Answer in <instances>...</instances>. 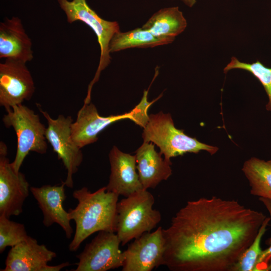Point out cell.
I'll use <instances>...</instances> for the list:
<instances>
[{
    "mask_svg": "<svg viewBox=\"0 0 271 271\" xmlns=\"http://www.w3.org/2000/svg\"><path fill=\"white\" fill-rule=\"evenodd\" d=\"M233 69L246 70L252 74L262 85L268 98L265 105L266 109L271 112V68H267L260 62L257 61L253 63H246L239 61L234 57L224 69L226 73Z\"/></svg>",
    "mask_w": 271,
    "mask_h": 271,
    "instance_id": "obj_21",
    "label": "cell"
},
{
    "mask_svg": "<svg viewBox=\"0 0 271 271\" xmlns=\"http://www.w3.org/2000/svg\"><path fill=\"white\" fill-rule=\"evenodd\" d=\"M172 42L170 40L157 37L142 28H138L115 34L110 42L109 51L110 53L132 48L154 47Z\"/></svg>",
    "mask_w": 271,
    "mask_h": 271,
    "instance_id": "obj_20",
    "label": "cell"
},
{
    "mask_svg": "<svg viewBox=\"0 0 271 271\" xmlns=\"http://www.w3.org/2000/svg\"><path fill=\"white\" fill-rule=\"evenodd\" d=\"M142 137L144 142L156 145L166 161L172 163L171 158L187 153H198L206 151L211 155L218 148L205 144L185 134L183 130L177 128L170 113L160 111L149 115V119L143 128Z\"/></svg>",
    "mask_w": 271,
    "mask_h": 271,
    "instance_id": "obj_4",
    "label": "cell"
},
{
    "mask_svg": "<svg viewBox=\"0 0 271 271\" xmlns=\"http://www.w3.org/2000/svg\"><path fill=\"white\" fill-rule=\"evenodd\" d=\"M151 142H143L135 155L137 169L144 189H154L162 181L172 175V163L162 157Z\"/></svg>",
    "mask_w": 271,
    "mask_h": 271,
    "instance_id": "obj_17",
    "label": "cell"
},
{
    "mask_svg": "<svg viewBox=\"0 0 271 271\" xmlns=\"http://www.w3.org/2000/svg\"><path fill=\"white\" fill-rule=\"evenodd\" d=\"M29 237L24 224L0 215V253H3L6 247H12Z\"/></svg>",
    "mask_w": 271,
    "mask_h": 271,
    "instance_id": "obj_22",
    "label": "cell"
},
{
    "mask_svg": "<svg viewBox=\"0 0 271 271\" xmlns=\"http://www.w3.org/2000/svg\"><path fill=\"white\" fill-rule=\"evenodd\" d=\"M266 217L235 200L188 201L163 228L164 265L172 271H232Z\"/></svg>",
    "mask_w": 271,
    "mask_h": 271,
    "instance_id": "obj_1",
    "label": "cell"
},
{
    "mask_svg": "<svg viewBox=\"0 0 271 271\" xmlns=\"http://www.w3.org/2000/svg\"><path fill=\"white\" fill-rule=\"evenodd\" d=\"M39 109L48 122L45 134L46 140L67 170L66 178L63 182L67 187L72 188L73 175L78 171L83 161L81 149L74 143L71 137L73 120L71 116L65 117L62 114L53 119L47 112L42 110L40 107Z\"/></svg>",
    "mask_w": 271,
    "mask_h": 271,
    "instance_id": "obj_7",
    "label": "cell"
},
{
    "mask_svg": "<svg viewBox=\"0 0 271 271\" xmlns=\"http://www.w3.org/2000/svg\"><path fill=\"white\" fill-rule=\"evenodd\" d=\"M270 221V217H266L253 241L240 257L232 271L254 270L256 262L262 251L260 247L261 239L266 231V227Z\"/></svg>",
    "mask_w": 271,
    "mask_h": 271,
    "instance_id": "obj_23",
    "label": "cell"
},
{
    "mask_svg": "<svg viewBox=\"0 0 271 271\" xmlns=\"http://www.w3.org/2000/svg\"><path fill=\"white\" fill-rule=\"evenodd\" d=\"M6 144L0 142V215L18 216L29 194V184L25 175L16 172L7 157Z\"/></svg>",
    "mask_w": 271,
    "mask_h": 271,
    "instance_id": "obj_10",
    "label": "cell"
},
{
    "mask_svg": "<svg viewBox=\"0 0 271 271\" xmlns=\"http://www.w3.org/2000/svg\"><path fill=\"white\" fill-rule=\"evenodd\" d=\"M163 228L144 233L129 244L123 253L122 271H151L164 264Z\"/></svg>",
    "mask_w": 271,
    "mask_h": 271,
    "instance_id": "obj_11",
    "label": "cell"
},
{
    "mask_svg": "<svg viewBox=\"0 0 271 271\" xmlns=\"http://www.w3.org/2000/svg\"><path fill=\"white\" fill-rule=\"evenodd\" d=\"M26 63L10 58L0 63V105L6 111L30 100L35 92V83Z\"/></svg>",
    "mask_w": 271,
    "mask_h": 271,
    "instance_id": "obj_9",
    "label": "cell"
},
{
    "mask_svg": "<svg viewBox=\"0 0 271 271\" xmlns=\"http://www.w3.org/2000/svg\"><path fill=\"white\" fill-rule=\"evenodd\" d=\"M110 175L108 191L127 197L143 188L137 169L136 156L113 146L109 154Z\"/></svg>",
    "mask_w": 271,
    "mask_h": 271,
    "instance_id": "obj_15",
    "label": "cell"
},
{
    "mask_svg": "<svg viewBox=\"0 0 271 271\" xmlns=\"http://www.w3.org/2000/svg\"><path fill=\"white\" fill-rule=\"evenodd\" d=\"M6 111L2 121L6 127L14 128L17 137L16 155L11 164L18 172L30 152L40 154L47 152V127L41 122L38 114L23 104L14 106Z\"/></svg>",
    "mask_w": 271,
    "mask_h": 271,
    "instance_id": "obj_5",
    "label": "cell"
},
{
    "mask_svg": "<svg viewBox=\"0 0 271 271\" xmlns=\"http://www.w3.org/2000/svg\"><path fill=\"white\" fill-rule=\"evenodd\" d=\"M65 186L62 181L60 185L31 187L30 191L43 213L44 226L49 227L54 223H57L65 231L66 237L70 238L73 230L68 212L63 208V203L66 198Z\"/></svg>",
    "mask_w": 271,
    "mask_h": 271,
    "instance_id": "obj_14",
    "label": "cell"
},
{
    "mask_svg": "<svg viewBox=\"0 0 271 271\" xmlns=\"http://www.w3.org/2000/svg\"><path fill=\"white\" fill-rule=\"evenodd\" d=\"M55 252L45 245L39 244L30 236L25 241L11 247L2 271H59L70 265L68 262L57 265L48 263L56 257Z\"/></svg>",
    "mask_w": 271,
    "mask_h": 271,
    "instance_id": "obj_12",
    "label": "cell"
},
{
    "mask_svg": "<svg viewBox=\"0 0 271 271\" xmlns=\"http://www.w3.org/2000/svg\"><path fill=\"white\" fill-rule=\"evenodd\" d=\"M73 196L78 204L68 211L70 220L76 224L74 236L69 245L70 251H76L81 243L94 233L116 232L119 195L107 191L106 186L94 192L84 187L74 191Z\"/></svg>",
    "mask_w": 271,
    "mask_h": 271,
    "instance_id": "obj_2",
    "label": "cell"
},
{
    "mask_svg": "<svg viewBox=\"0 0 271 271\" xmlns=\"http://www.w3.org/2000/svg\"><path fill=\"white\" fill-rule=\"evenodd\" d=\"M242 171L249 182L250 194L271 200V160L252 157L244 162Z\"/></svg>",
    "mask_w": 271,
    "mask_h": 271,
    "instance_id": "obj_19",
    "label": "cell"
},
{
    "mask_svg": "<svg viewBox=\"0 0 271 271\" xmlns=\"http://www.w3.org/2000/svg\"><path fill=\"white\" fill-rule=\"evenodd\" d=\"M182 2L187 6L192 7L196 3V0H182Z\"/></svg>",
    "mask_w": 271,
    "mask_h": 271,
    "instance_id": "obj_27",
    "label": "cell"
},
{
    "mask_svg": "<svg viewBox=\"0 0 271 271\" xmlns=\"http://www.w3.org/2000/svg\"><path fill=\"white\" fill-rule=\"evenodd\" d=\"M154 196L143 189L118 201L116 232L121 244L151 232L161 220L160 212L153 208Z\"/></svg>",
    "mask_w": 271,
    "mask_h": 271,
    "instance_id": "obj_3",
    "label": "cell"
},
{
    "mask_svg": "<svg viewBox=\"0 0 271 271\" xmlns=\"http://www.w3.org/2000/svg\"><path fill=\"white\" fill-rule=\"evenodd\" d=\"M148 90H145L141 101L132 109L133 112L132 121L143 128L145 127L149 119L148 111L150 106L162 96L152 102H149L148 101Z\"/></svg>",
    "mask_w": 271,
    "mask_h": 271,
    "instance_id": "obj_24",
    "label": "cell"
},
{
    "mask_svg": "<svg viewBox=\"0 0 271 271\" xmlns=\"http://www.w3.org/2000/svg\"><path fill=\"white\" fill-rule=\"evenodd\" d=\"M259 200L263 203V205L265 207L268 211L271 220V200L262 197H259ZM266 243L268 245L271 244V235L270 237L266 240Z\"/></svg>",
    "mask_w": 271,
    "mask_h": 271,
    "instance_id": "obj_26",
    "label": "cell"
},
{
    "mask_svg": "<svg viewBox=\"0 0 271 271\" xmlns=\"http://www.w3.org/2000/svg\"><path fill=\"white\" fill-rule=\"evenodd\" d=\"M132 110L121 114L102 116L91 102L84 103L78 111L77 117L71 126V137L80 149L97 141L98 134L105 128L118 120H133Z\"/></svg>",
    "mask_w": 271,
    "mask_h": 271,
    "instance_id": "obj_13",
    "label": "cell"
},
{
    "mask_svg": "<svg viewBox=\"0 0 271 271\" xmlns=\"http://www.w3.org/2000/svg\"><path fill=\"white\" fill-rule=\"evenodd\" d=\"M32 43L21 20L5 18L0 23V58L14 59L26 63L33 59Z\"/></svg>",
    "mask_w": 271,
    "mask_h": 271,
    "instance_id": "obj_16",
    "label": "cell"
},
{
    "mask_svg": "<svg viewBox=\"0 0 271 271\" xmlns=\"http://www.w3.org/2000/svg\"><path fill=\"white\" fill-rule=\"evenodd\" d=\"M57 1L68 23L81 21L88 26L97 36L100 58L95 76L88 86L86 97L90 98L93 85L98 80L101 72L110 63L109 43L114 35L120 31L119 24L117 22L106 21L100 17L89 7L86 0Z\"/></svg>",
    "mask_w": 271,
    "mask_h": 271,
    "instance_id": "obj_6",
    "label": "cell"
},
{
    "mask_svg": "<svg viewBox=\"0 0 271 271\" xmlns=\"http://www.w3.org/2000/svg\"><path fill=\"white\" fill-rule=\"evenodd\" d=\"M271 270V244L262 250L256 262L254 271Z\"/></svg>",
    "mask_w": 271,
    "mask_h": 271,
    "instance_id": "obj_25",
    "label": "cell"
},
{
    "mask_svg": "<svg viewBox=\"0 0 271 271\" xmlns=\"http://www.w3.org/2000/svg\"><path fill=\"white\" fill-rule=\"evenodd\" d=\"M116 233L100 231L76 256L79 261L74 271H106L122 267L124 255Z\"/></svg>",
    "mask_w": 271,
    "mask_h": 271,
    "instance_id": "obj_8",
    "label": "cell"
},
{
    "mask_svg": "<svg viewBox=\"0 0 271 271\" xmlns=\"http://www.w3.org/2000/svg\"><path fill=\"white\" fill-rule=\"evenodd\" d=\"M187 23L178 7L166 8L155 13L142 26L154 36L174 41L183 32Z\"/></svg>",
    "mask_w": 271,
    "mask_h": 271,
    "instance_id": "obj_18",
    "label": "cell"
}]
</instances>
